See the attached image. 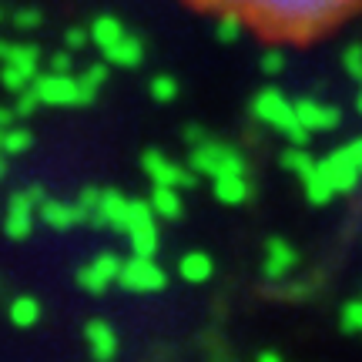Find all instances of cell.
<instances>
[{
    "mask_svg": "<svg viewBox=\"0 0 362 362\" xmlns=\"http://www.w3.org/2000/svg\"><path fill=\"white\" fill-rule=\"evenodd\" d=\"M194 11L242 27L265 44L305 47L362 13V0H185Z\"/></svg>",
    "mask_w": 362,
    "mask_h": 362,
    "instance_id": "6da1fadb",
    "label": "cell"
},
{
    "mask_svg": "<svg viewBox=\"0 0 362 362\" xmlns=\"http://www.w3.org/2000/svg\"><path fill=\"white\" fill-rule=\"evenodd\" d=\"M158 215L151 202H131L128 205V218H124V228L121 232L128 235L131 248H134V255H148V259H155L158 252Z\"/></svg>",
    "mask_w": 362,
    "mask_h": 362,
    "instance_id": "7a4b0ae2",
    "label": "cell"
},
{
    "mask_svg": "<svg viewBox=\"0 0 362 362\" xmlns=\"http://www.w3.org/2000/svg\"><path fill=\"white\" fill-rule=\"evenodd\" d=\"M255 111L265 124H272L275 131H282L288 138H305V128H302V121H298V107L288 98H282L279 90H262L259 98H255Z\"/></svg>",
    "mask_w": 362,
    "mask_h": 362,
    "instance_id": "3957f363",
    "label": "cell"
},
{
    "mask_svg": "<svg viewBox=\"0 0 362 362\" xmlns=\"http://www.w3.org/2000/svg\"><path fill=\"white\" fill-rule=\"evenodd\" d=\"M121 288L124 292H134V296H155L165 288L168 282V275L165 269L158 265L155 259H148V255H134V259L124 262V269H121Z\"/></svg>",
    "mask_w": 362,
    "mask_h": 362,
    "instance_id": "277c9868",
    "label": "cell"
},
{
    "mask_svg": "<svg viewBox=\"0 0 362 362\" xmlns=\"http://www.w3.org/2000/svg\"><path fill=\"white\" fill-rule=\"evenodd\" d=\"M44 205V192L37 188H27V192H17L7 205V218H4V232L13 242H24L30 228H34V218H37V208Z\"/></svg>",
    "mask_w": 362,
    "mask_h": 362,
    "instance_id": "5b68a950",
    "label": "cell"
},
{
    "mask_svg": "<svg viewBox=\"0 0 362 362\" xmlns=\"http://www.w3.org/2000/svg\"><path fill=\"white\" fill-rule=\"evenodd\" d=\"M121 269H124V262L117 255H111V252H104L94 262H88L84 269H78V285L88 296H104L121 279Z\"/></svg>",
    "mask_w": 362,
    "mask_h": 362,
    "instance_id": "8992f818",
    "label": "cell"
},
{
    "mask_svg": "<svg viewBox=\"0 0 362 362\" xmlns=\"http://www.w3.org/2000/svg\"><path fill=\"white\" fill-rule=\"evenodd\" d=\"M194 168L198 171H208L211 178H225V175H242V161L235 151H228L225 144H215V141H205L198 151H194Z\"/></svg>",
    "mask_w": 362,
    "mask_h": 362,
    "instance_id": "52a82bcc",
    "label": "cell"
},
{
    "mask_svg": "<svg viewBox=\"0 0 362 362\" xmlns=\"http://www.w3.org/2000/svg\"><path fill=\"white\" fill-rule=\"evenodd\" d=\"M84 339H88V352L94 356V362H115L121 352V339H117L115 325L104 319H90L84 325Z\"/></svg>",
    "mask_w": 362,
    "mask_h": 362,
    "instance_id": "ba28073f",
    "label": "cell"
},
{
    "mask_svg": "<svg viewBox=\"0 0 362 362\" xmlns=\"http://www.w3.org/2000/svg\"><path fill=\"white\" fill-rule=\"evenodd\" d=\"M4 81L7 88H27L30 81H37V51L17 47L4 54Z\"/></svg>",
    "mask_w": 362,
    "mask_h": 362,
    "instance_id": "9c48e42d",
    "label": "cell"
},
{
    "mask_svg": "<svg viewBox=\"0 0 362 362\" xmlns=\"http://www.w3.org/2000/svg\"><path fill=\"white\" fill-rule=\"evenodd\" d=\"M34 94H37L44 104H81V84L74 78H64V74H54L47 81H37L34 84Z\"/></svg>",
    "mask_w": 362,
    "mask_h": 362,
    "instance_id": "30bf717a",
    "label": "cell"
},
{
    "mask_svg": "<svg viewBox=\"0 0 362 362\" xmlns=\"http://www.w3.org/2000/svg\"><path fill=\"white\" fill-rule=\"evenodd\" d=\"M144 171L151 175L155 185H165V188H188L192 185V175L181 171L175 161H168L165 155H148L144 158Z\"/></svg>",
    "mask_w": 362,
    "mask_h": 362,
    "instance_id": "8fae6325",
    "label": "cell"
},
{
    "mask_svg": "<svg viewBox=\"0 0 362 362\" xmlns=\"http://www.w3.org/2000/svg\"><path fill=\"white\" fill-rule=\"evenodd\" d=\"M128 198H121V192H101V202H98V211H94V221L98 225H107L121 232L124 228V218H128Z\"/></svg>",
    "mask_w": 362,
    "mask_h": 362,
    "instance_id": "7c38bea8",
    "label": "cell"
},
{
    "mask_svg": "<svg viewBox=\"0 0 362 362\" xmlns=\"http://www.w3.org/2000/svg\"><path fill=\"white\" fill-rule=\"evenodd\" d=\"M37 215H40L44 225H51V228H57V232H64V228H71V225H78L81 221L78 205H67V202H47V198H44V205L37 208Z\"/></svg>",
    "mask_w": 362,
    "mask_h": 362,
    "instance_id": "4fadbf2b",
    "label": "cell"
},
{
    "mask_svg": "<svg viewBox=\"0 0 362 362\" xmlns=\"http://www.w3.org/2000/svg\"><path fill=\"white\" fill-rule=\"evenodd\" d=\"M40 302L34 296H17L7 305V319H11L17 329H30V325H37L40 322Z\"/></svg>",
    "mask_w": 362,
    "mask_h": 362,
    "instance_id": "5bb4252c",
    "label": "cell"
},
{
    "mask_svg": "<svg viewBox=\"0 0 362 362\" xmlns=\"http://www.w3.org/2000/svg\"><path fill=\"white\" fill-rule=\"evenodd\" d=\"M298 121H302V128L309 134H315V131L332 128L339 121V115L332 107H325V104H298Z\"/></svg>",
    "mask_w": 362,
    "mask_h": 362,
    "instance_id": "9a60e30c",
    "label": "cell"
},
{
    "mask_svg": "<svg viewBox=\"0 0 362 362\" xmlns=\"http://www.w3.org/2000/svg\"><path fill=\"white\" fill-rule=\"evenodd\" d=\"M178 272H181V279H185V282L202 285V282H208V279H211L215 265H211V259H208L205 252H188V255L181 259Z\"/></svg>",
    "mask_w": 362,
    "mask_h": 362,
    "instance_id": "2e32d148",
    "label": "cell"
},
{
    "mask_svg": "<svg viewBox=\"0 0 362 362\" xmlns=\"http://www.w3.org/2000/svg\"><path fill=\"white\" fill-rule=\"evenodd\" d=\"M151 208H155L158 218H178V215H181V188H165V185H155Z\"/></svg>",
    "mask_w": 362,
    "mask_h": 362,
    "instance_id": "e0dca14e",
    "label": "cell"
},
{
    "mask_svg": "<svg viewBox=\"0 0 362 362\" xmlns=\"http://www.w3.org/2000/svg\"><path fill=\"white\" fill-rule=\"evenodd\" d=\"M124 34H128V30H124V27L117 24V21H111V17H101V21H98V24L90 27V37H94V44H98V47H101L104 54H111L117 47V40L124 37Z\"/></svg>",
    "mask_w": 362,
    "mask_h": 362,
    "instance_id": "ac0fdd59",
    "label": "cell"
},
{
    "mask_svg": "<svg viewBox=\"0 0 362 362\" xmlns=\"http://www.w3.org/2000/svg\"><path fill=\"white\" fill-rule=\"evenodd\" d=\"M296 265V252L285 245V242H269V259H265V272H269L272 279H279V275H285V272Z\"/></svg>",
    "mask_w": 362,
    "mask_h": 362,
    "instance_id": "d6986e66",
    "label": "cell"
},
{
    "mask_svg": "<svg viewBox=\"0 0 362 362\" xmlns=\"http://www.w3.org/2000/svg\"><path fill=\"white\" fill-rule=\"evenodd\" d=\"M215 194L218 202H228V205H238L248 198V181L242 175H225V178H215Z\"/></svg>",
    "mask_w": 362,
    "mask_h": 362,
    "instance_id": "ffe728a7",
    "label": "cell"
},
{
    "mask_svg": "<svg viewBox=\"0 0 362 362\" xmlns=\"http://www.w3.org/2000/svg\"><path fill=\"white\" fill-rule=\"evenodd\" d=\"M141 40L134 37V34H124V37L117 40V47L111 54H107V57H111V61H115V64H138V61H141Z\"/></svg>",
    "mask_w": 362,
    "mask_h": 362,
    "instance_id": "44dd1931",
    "label": "cell"
},
{
    "mask_svg": "<svg viewBox=\"0 0 362 362\" xmlns=\"http://www.w3.org/2000/svg\"><path fill=\"white\" fill-rule=\"evenodd\" d=\"M175 90H178V88H175V81H171V78H158V88H155L158 98H171Z\"/></svg>",
    "mask_w": 362,
    "mask_h": 362,
    "instance_id": "7402d4cb",
    "label": "cell"
},
{
    "mask_svg": "<svg viewBox=\"0 0 362 362\" xmlns=\"http://www.w3.org/2000/svg\"><path fill=\"white\" fill-rule=\"evenodd\" d=\"M255 362H282V356H279V352H262Z\"/></svg>",
    "mask_w": 362,
    "mask_h": 362,
    "instance_id": "603a6c76",
    "label": "cell"
}]
</instances>
